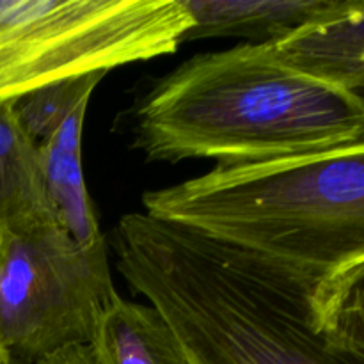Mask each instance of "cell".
Wrapping results in <instances>:
<instances>
[{
  "label": "cell",
  "mask_w": 364,
  "mask_h": 364,
  "mask_svg": "<svg viewBox=\"0 0 364 364\" xmlns=\"http://www.w3.org/2000/svg\"><path fill=\"white\" fill-rule=\"evenodd\" d=\"M151 162L244 167L364 139V98L284 63L270 43L194 55L156 80L130 114Z\"/></svg>",
  "instance_id": "6da1fadb"
},
{
  "label": "cell",
  "mask_w": 364,
  "mask_h": 364,
  "mask_svg": "<svg viewBox=\"0 0 364 364\" xmlns=\"http://www.w3.org/2000/svg\"><path fill=\"white\" fill-rule=\"evenodd\" d=\"M116 269L194 364H347L313 323L315 281L146 213L112 242Z\"/></svg>",
  "instance_id": "7a4b0ae2"
},
{
  "label": "cell",
  "mask_w": 364,
  "mask_h": 364,
  "mask_svg": "<svg viewBox=\"0 0 364 364\" xmlns=\"http://www.w3.org/2000/svg\"><path fill=\"white\" fill-rule=\"evenodd\" d=\"M142 206L318 284L364 262V139L297 159L213 167L144 192Z\"/></svg>",
  "instance_id": "3957f363"
},
{
  "label": "cell",
  "mask_w": 364,
  "mask_h": 364,
  "mask_svg": "<svg viewBox=\"0 0 364 364\" xmlns=\"http://www.w3.org/2000/svg\"><path fill=\"white\" fill-rule=\"evenodd\" d=\"M191 25L180 0H0V103L169 55Z\"/></svg>",
  "instance_id": "277c9868"
},
{
  "label": "cell",
  "mask_w": 364,
  "mask_h": 364,
  "mask_svg": "<svg viewBox=\"0 0 364 364\" xmlns=\"http://www.w3.org/2000/svg\"><path fill=\"white\" fill-rule=\"evenodd\" d=\"M117 297L105 237L82 245L53 219L0 233V348L7 358L36 364L89 347Z\"/></svg>",
  "instance_id": "5b68a950"
},
{
  "label": "cell",
  "mask_w": 364,
  "mask_h": 364,
  "mask_svg": "<svg viewBox=\"0 0 364 364\" xmlns=\"http://www.w3.org/2000/svg\"><path fill=\"white\" fill-rule=\"evenodd\" d=\"M270 46L290 66L364 98V0H336Z\"/></svg>",
  "instance_id": "8992f818"
},
{
  "label": "cell",
  "mask_w": 364,
  "mask_h": 364,
  "mask_svg": "<svg viewBox=\"0 0 364 364\" xmlns=\"http://www.w3.org/2000/svg\"><path fill=\"white\" fill-rule=\"evenodd\" d=\"M192 25L183 43L206 38H245L272 43L334 6L336 0H180Z\"/></svg>",
  "instance_id": "52a82bcc"
},
{
  "label": "cell",
  "mask_w": 364,
  "mask_h": 364,
  "mask_svg": "<svg viewBox=\"0 0 364 364\" xmlns=\"http://www.w3.org/2000/svg\"><path fill=\"white\" fill-rule=\"evenodd\" d=\"M89 103H82L39 149L53 220L82 245L102 240L82 166V134Z\"/></svg>",
  "instance_id": "ba28073f"
},
{
  "label": "cell",
  "mask_w": 364,
  "mask_h": 364,
  "mask_svg": "<svg viewBox=\"0 0 364 364\" xmlns=\"http://www.w3.org/2000/svg\"><path fill=\"white\" fill-rule=\"evenodd\" d=\"M89 348L98 364H194L159 309L121 295L102 315Z\"/></svg>",
  "instance_id": "9c48e42d"
},
{
  "label": "cell",
  "mask_w": 364,
  "mask_h": 364,
  "mask_svg": "<svg viewBox=\"0 0 364 364\" xmlns=\"http://www.w3.org/2000/svg\"><path fill=\"white\" fill-rule=\"evenodd\" d=\"M46 219L53 217L39 149L21 130L11 103H0V233Z\"/></svg>",
  "instance_id": "30bf717a"
},
{
  "label": "cell",
  "mask_w": 364,
  "mask_h": 364,
  "mask_svg": "<svg viewBox=\"0 0 364 364\" xmlns=\"http://www.w3.org/2000/svg\"><path fill=\"white\" fill-rule=\"evenodd\" d=\"M311 311L327 348L347 364H364V262L320 281Z\"/></svg>",
  "instance_id": "8fae6325"
},
{
  "label": "cell",
  "mask_w": 364,
  "mask_h": 364,
  "mask_svg": "<svg viewBox=\"0 0 364 364\" xmlns=\"http://www.w3.org/2000/svg\"><path fill=\"white\" fill-rule=\"evenodd\" d=\"M107 71L60 78L41 85L11 103L13 112L27 137L41 148L78 105L89 103L96 85Z\"/></svg>",
  "instance_id": "7c38bea8"
},
{
  "label": "cell",
  "mask_w": 364,
  "mask_h": 364,
  "mask_svg": "<svg viewBox=\"0 0 364 364\" xmlns=\"http://www.w3.org/2000/svg\"><path fill=\"white\" fill-rule=\"evenodd\" d=\"M36 364H98L89 347H71L48 355Z\"/></svg>",
  "instance_id": "4fadbf2b"
},
{
  "label": "cell",
  "mask_w": 364,
  "mask_h": 364,
  "mask_svg": "<svg viewBox=\"0 0 364 364\" xmlns=\"http://www.w3.org/2000/svg\"><path fill=\"white\" fill-rule=\"evenodd\" d=\"M0 364H23V363L16 361V359H11V358H7V359H2V361H0Z\"/></svg>",
  "instance_id": "5bb4252c"
},
{
  "label": "cell",
  "mask_w": 364,
  "mask_h": 364,
  "mask_svg": "<svg viewBox=\"0 0 364 364\" xmlns=\"http://www.w3.org/2000/svg\"><path fill=\"white\" fill-rule=\"evenodd\" d=\"M2 359H7V355L4 354V352H2V348H0V361H2Z\"/></svg>",
  "instance_id": "9a60e30c"
}]
</instances>
